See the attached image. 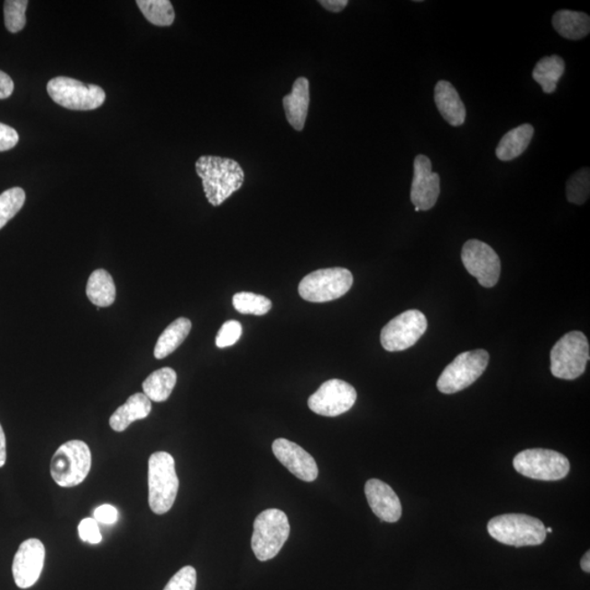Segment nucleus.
<instances>
[{
  "label": "nucleus",
  "mask_w": 590,
  "mask_h": 590,
  "mask_svg": "<svg viewBox=\"0 0 590 590\" xmlns=\"http://www.w3.org/2000/svg\"><path fill=\"white\" fill-rule=\"evenodd\" d=\"M196 172L203 180L207 200L218 207L244 184L245 174L239 162L229 158L203 155L196 162Z\"/></svg>",
  "instance_id": "1"
},
{
  "label": "nucleus",
  "mask_w": 590,
  "mask_h": 590,
  "mask_svg": "<svg viewBox=\"0 0 590 590\" xmlns=\"http://www.w3.org/2000/svg\"><path fill=\"white\" fill-rule=\"evenodd\" d=\"M148 485L150 509L158 515L168 513L174 505L180 486L172 455L157 452L150 456Z\"/></svg>",
  "instance_id": "2"
},
{
  "label": "nucleus",
  "mask_w": 590,
  "mask_h": 590,
  "mask_svg": "<svg viewBox=\"0 0 590 590\" xmlns=\"http://www.w3.org/2000/svg\"><path fill=\"white\" fill-rule=\"evenodd\" d=\"M488 531L496 541L517 548L539 546L547 537L545 524L525 514L496 516L489 521Z\"/></svg>",
  "instance_id": "3"
},
{
  "label": "nucleus",
  "mask_w": 590,
  "mask_h": 590,
  "mask_svg": "<svg viewBox=\"0 0 590 590\" xmlns=\"http://www.w3.org/2000/svg\"><path fill=\"white\" fill-rule=\"evenodd\" d=\"M290 535L288 516L278 509L262 512L254 521L252 549L258 560H272L281 552Z\"/></svg>",
  "instance_id": "4"
},
{
  "label": "nucleus",
  "mask_w": 590,
  "mask_h": 590,
  "mask_svg": "<svg viewBox=\"0 0 590 590\" xmlns=\"http://www.w3.org/2000/svg\"><path fill=\"white\" fill-rule=\"evenodd\" d=\"M92 455L85 442L69 441L56 450L51 463V478L63 488L84 483L90 473Z\"/></svg>",
  "instance_id": "5"
},
{
  "label": "nucleus",
  "mask_w": 590,
  "mask_h": 590,
  "mask_svg": "<svg viewBox=\"0 0 590 590\" xmlns=\"http://www.w3.org/2000/svg\"><path fill=\"white\" fill-rule=\"evenodd\" d=\"M551 373L561 380H576L586 371L589 343L582 331H571L558 341L550 354Z\"/></svg>",
  "instance_id": "6"
},
{
  "label": "nucleus",
  "mask_w": 590,
  "mask_h": 590,
  "mask_svg": "<svg viewBox=\"0 0 590 590\" xmlns=\"http://www.w3.org/2000/svg\"><path fill=\"white\" fill-rule=\"evenodd\" d=\"M354 276L346 268L319 269L305 276L299 284V294L308 302L334 301L349 291Z\"/></svg>",
  "instance_id": "7"
},
{
  "label": "nucleus",
  "mask_w": 590,
  "mask_h": 590,
  "mask_svg": "<svg viewBox=\"0 0 590 590\" xmlns=\"http://www.w3.org/2000/svg\"><path fill=\"white\" fill-rule=\"evenodd\" d=\"M513 466L517 473L525 477L541 481L562 480L571 469L563 454L543 448L522 450L516 455Z\"/></svg>",
  "instance_id": "8"
},
{
  "label": "nucleus",
  "mask_w": 590,
  "mask_h": 590,
  "mask_svg": "<svg viewBox=\"0 0 590 590\" xmlns=\"http://www.w3.org/2000/svg\"><path fill=\"white\" fill-rule=\"evenodd\" d=\"M489 359L488 352L483 349L460 354L438 377V390L447 395L466 390L484 374Z\"/></svg>",
  "instance_id": "9"
},
{
  "label": "nucleus",
  "mask_w": 590,
  "mask_h": 590,
  "mask_svg": "<svg viewBox=\"0 0 590 590\" xmlns=\"http://www.w3.org/2000/svg\"><path fill=\"white\" fill-rule=\"evenodd\" d=\"M49 96L57 105L74 111H91L106 101L101 87L85 85L69 77L53 78L48 84Z\"/></svg>",
  "instance_id": "10"
},
{
  "label": "nucleus",
  "mask_w": 590,
  "mask_h": 590,
  "mask_svg": "<svg viewBox=\"0 0 590 590\" xmlns=\"http://www.w3.org/2000/svg\"><path fill=\"white\" fill-rule=\"evenodd\" d=\"M428 328L426 315L409 309L392 318L381 333L383 348L390 352L403 351L415 346Z\"/></svg>",
  "instance_id": "11"
},
{
  "label": "nucleus",
  "mask_w": 590,
  "mask_h": 590,
  "mask_svg": "<svg viewBox=\"0 0 590 590\" xmlns=\"http://www.w3.org/2000/svg\"><path fill=\"white\" fill-rule=\"evenodd\" d=\"M462 261L471 276L477 279L481 286L493 288L499 282L501 261L493 248L479 240L465 243Z\"/></svg>",
  "instance_id": "12"
},
{
  "label": "nucleus",
  "mask_w": 590,
  "mask_h": 590,
  "mask_svg": "<svg viewBox=\"0 0 590 590\" xmlns=\"http://www.w3.org/2000/svg\"><path fill=\"white\" fill-rule=\"evenodd\" d=\"M356 397L358 393L349 383L329 380L309 398V407L319 416L338 417L354 407Z\"/></svg>",
  "instance_id": "13"
},
{
  "label": "nucleus",
  "mask_w": 590,
  "mask_h": 590,
  "mask_svg": "<svg viewBox=\"0 0 590 590\" xmlns=\"http://www.w3.org/2000/svg\"><path fill=\"white\" fill-rule=\"evenodd\" d=\"M45 547L39 539H28L20 545L13 563L15 585L19 588L32 587L43 571Z\"/></svg>",
  "instance_id": "14"
},
{
  "label": "nucleus",
  "mask_w": 590,
  "mask_h": 590,
  "mask_svg": "<svg viewBox=\"0 0 590 590\" xmlns=\"http://www.w3.org/2000/svg\"><path fill=\"white\" fill-rule=\"evenodd\" d=\"M439 182V175L432 171L431 160L427 155L419 154L413 163L411 203L420 211L432 209L441 191Z\"/></svg>",
  "instance_id": "15"
},
{
  "label": "nucleus",
  "mask_w": 590,
  "mask_h": 590,
  "mask_svg": "<svg viewBox=\"0 0 590 590\" xmlns=\"http://www.w3.org/2000/svg\"><path fill=\"white\" fill-rule=\"evenodd\" d=\"M272 452L284 467L305 483H313L318 477L315 459L298 444L287 438H278L272 444Z\"/></svg>",
  "instance_id": "16"
},
{
  "label": "nucleus",
  "mask_w": 590,
  "mask_h": 590,
  "mask_svg": "<svg viewBox=\"0 0 590 590\" xmlns=\"http://www.w3.org/2000/svg\"><path fill=\"white\" fill-rule=\"evenodd\" d=\"M364 491L373 513L382 521L396 522L401 520V500L390 485L379 479H371L365 484Z\"/></svg>",
  "instance_id": "17"
},
{
  "label": "nucleus",
  "mask_w": 590,
  "mask_h": 590,
  "mask_svg": "<svg viewBox=\"0 0 590 590\" xmlns=\"http://www.w3.org/2000/svg\"><path fill=\"white\" fill-rule=\"evenodd\" d=\"M283 108L287 121L295 131L301 132L307 123L309 106V81L300 77L294 81L292 90L283 97Z\"/></svg>",
  "instance_id": "18"
},
{
  "label": "nucleus",
  "mask_w": 590,
  "mask_h": 590,
  "mask_svg": "<svg viewBox=\"0 0 590 590\" xmlns=\"http://www.w3.org/2000/svg\"><path fill=\"white\" fill-rule=\"evenodd\" d=\"M434 101L444 120L459 127L466 121V107L454 86L447 80L438 81L434 89Z\"/></svg>",
  "instance_id": "19"
},
{
  "label": "nucleus",
  "mask_w": 590,
  "mask_h": 590,
  "mask_svg": "<svg viewBox=\"0 0 590 590\" xmlns=\"http://www.w3.org/2000/svg\"><path fill=\"white\" fill-rule=\"evenodd\" d=\"M152 409V401L143 392L134 393L113 413L110 426L115 432H124L133 422L146 419Z\"/></svg>",
  "instance_id": "20"
},
{
  "label": "nucleus",
  "mask_w": 590,
  "mask_h": 590,
  "mask_svg": "<svg viewBox=\"0 0 590 590\" xmlns=\"http://www.w3.org/2000/svg\"><path fill=\"white\" fill-rule=\"evenodd\" d=\"M534 134L535 128L530 124H522V125L512 129L504 134L496 147V157L503 162L519 158L530 146Z\"/></svg>",
  "instance_id": "21"
},
{
  "label": "nucleus",
  "mask_w": 590,
  "mask_h": 590,
  "mask_svg": "<svg viewBox=\"0 0 590 590\" xmlns=\"http://www.w3.org/2000/svg\"><path fill=\"white\" fill-rule=\"evenodd\" d=\"M553 28L567 40H582L590 32V18L584 13L558 10L552 18Z\"/></svg>",
  "instance_id": "22"
},
{
  "label": "nucleus",
  "mask_w": 590,
  "mask_h": 590,
  "mask_svg": "<svg viewBox=\"0 0 590 590\" xmlns=\"http://www.w3.org/2000/svg\"><path fill=\"white\" fill-rule=\"evenodd\" d=\"M87 297L98 309L111 307L115 301V283L105 269H97L91 273L87 284Z\"/></svg>",
  "instance_id": "23"
},
{
  "label": "nucleus",
  "mask_w": 590,
  "mask_h": 590,
  "mask_svg": "<svg viewBox=\"0 0 590 590\" xmlns=\"http://www.w3.org/2000/svg\"><path fill=\"white\" fill-rule=\"evenodd\" d=\"M191 322L189 318H180L170 324L160 336L154 348L155 358L161 360L179 348L190 333Z\"/></svg>",
  "instance_id": "24"
},
{
  "label": "nucleus",
  "mask_w": 590,
  "mask_h": 590,
  "mask_svg": "<svg viewBox=\"0 0 590 590\" xmlns=\"http://www.w3.org/2000/svg\"><path fill=\"white\" fill-rule=\"evenodd\" d=\"M564 71H566V61L560 56H546L538 61L532 71V78L541 86L543 92L551 95L557 90Z\"/></svg>",
  "instance_id": "25"
},
{
  "label": "nucleus",
  "mask_w": 590,
  "mask_h": 590,
  "mask_svg": "<svg viewBox=\"0 0 590 590\" xmlns=\"http://www.w3.org/2000/svg\"><path fill=\"white\" fill-rule=\"evenodd\" d=\"M176 381H178L176 372L171 367H163L152 373L143 382V393L152 401L163 402L169 400Z\"/></svg>",
  "instance_id": "26"
},
{
  "label": "nucleus",
  "mask_w": 590,
  "mask_h": 590,
  "mask_svg": "<svg viewBox=\"0 0 590 590\" xmlns=\"http://www.w3.org/2000/svg\"><path fill=\"white\" fill-rule=\"evenodd\" d=\"M137 6L150 23L170 27L175 20L172 3L169 0H137Z\"/></svg>",
  "instance_id": "27"
},
{
  "label": "nucleus",
  "mask_w": 590,
  "mask_h": 590,
  "mask_svg": "<svg viewBox=\"0 0 590 590\" xmlns=\"http://www.w3.org/2000/svg\"><path fill=\"white\" fill-rule=\"evenodd\" d=\"M233 307L241 314L256 315L262 317L272 308L271 300L263 295L252 292H239L233 297Z\"/></svg>",
  "instance_id": "28"
},
{
  "label": "nucleus",
  "mask_w": 590,
  "mask_h": 590,
  "mask_svg": "<svg viewBox=\"0 0 590 590\" xmlns=\"http://www.w3.org/2000/svg\"><path fill=\"white\" fill-rule=\"evenodd\" d=\"M25 193L23 189L14 188L0 195V230L23 209Z\"/></svg>",
  "instance_id": "29"
},
{
  "label": "nucleus",
  "mask_w": 590,
  "mask_h": 590,
  "mask_svg": "<svg viewBox=\"0 0 590 590\" xmlns=\"http://www.w3.org/2000/svg\"><path fill=\"white\" fill-rule=\"evenodd\" d=\"M590 194V172L584 168L574 173L567 183V198L569 203L583 205L586 203Z\"/></svg>",
  "instance_id": "30"
},
{
  "label": "nucleus",
  "mask_w": 590,
  "mask_h": 590,
  "mask_svg": "<svg viewBox=\"0 0 590 590\" xmlns=\"http://www.w3.org/2000/svg\"><path fill=\"white\" fill-rule=\"evenodd\" d=\"M28 0H7L4 4L5 25L9 32L18 33L25 27Z\"/></svg>",
  "instance_id": "31"
},
{
  "label": "nucleus",
  "mask_w": 590,
  "mask_h": 590,
  "mask_svg": "<svg viewBox=\"0 0 590 590\" xmlns=\"http://www.w3.org/2000/svg\"><path fill=\"white\" fill-rule=\"evenodd\" d=\"M242 325L237 320H227L221 326L216 337V345L220 349L235 345L242 336Z\"/></svg>",
  "instance_id": "32"
},
{
  "label": "nucleus",
  "mask_w": 590,
  "mask_h": 590,
  "mask_svg": "<svg viewBox=\"0 0 590 590\" xmlns=\"http://www.w3.org/2000/svg\"><path fill=\"white\" fill-rule=\"evenodd\" d=\"M196 584V569L193 567H184L170 579L163 590H195Z\"/></svg>",
  "instance_id": "33"
},
{
  "label": "nucleus",
  "mask_w": 590,
  "mask_h": 590,
  "mask_svg": "<svg viewBox=\"0 0 590 590\" xmlns=\"http://www.w3.org/2000/svg\"><path fill=\"white\" fill-rule=\"evenodd\" d=\"M78 531H79L80 539L84 542L97 545L102 541L100 527L95 519L82 520L78 527Z\"/></svg>",
  "instance_id": "34"
},
{
  "label": "nucleus",
  "mask_w": 590,
  "mask_h": 590,
  "mask_svg": "<svg viewBox=\"0 0 590 590\" xmlns=\"http://www.w3.org/2000/svg\"><path fill=\"white\" fill-rule=\"evenodd\" d=\"M18 143L19 134L17 131L0 123V152L14 148Z\"/></svg>",
  "instance_id": "35"
},
{
  "label": "nucleus",
  "mask_w": 590,
  "mask_h": 590,
  "mask_svg": "<svg viewBox=\"0 0 590 590\" xmlns=\"http://www.w3.org/2000/svg\"><path fill=\"white\" fill-rule=\"evenodd\" d=\"M93 515L98 524L114 525L118 521V511L110 504L97 507Z\"/></svg>",
  "instance_id": "36"
},
{
  "label": "nucleus",
  "mask_w": 590,
  "mask_h": 590,
  "mask_svg": "<svg viewBox=\"0 0 590 590\" xmlns=\"http://www.w3.org/2000/svg\"><path fill=\"white\" fill-rule=\"evenodd\" d=\"M14 84L6 72L0 70V100L7 98L13 95Z\"/></svg>",
  "instance_id": "37"
},
{
  "label": "nucleus",
  "mask_w": 590,
  "mask_h": 590,
  "mask_svg": "<svg viewBox=\"0 0 590 590\" xmlns=\"http://www.w3.org/2000/svg\"><path fill=\"white\" fill-rule=\"evenodd\" d=\"M318 3L322 5V7L326 10L335 14L343 12L349 4L348 0H320Z\"/></svg>",
  "instance_id": "38"
},
{
  "label": "nucleus",
  "mask_w": 590,
  "mask_h": 590,
  "mask_svg": "<svg viewBox=\"0 0 590 590\" xmlns=\"http://www.w3.org/2000/svg\"><path fill=\"white\" fill-rule=\"evenodd\" d=\"M7 459V450H6V437H5V432L0 424V468L4 467L6 464Z\"/></svg>",
  "instance_id": "39"
},
{
  "label": "nucleus",
  "mask_w": 590,
  "mask_h": 590,
  "mask_svg": "<svg viewBox=\"0 0 590 590\" xmlns=\"http://www.w3.org/2000/svg\"><path fill=\"white\" fill-rule=\"evenodd\" d=\"M581 567L584 572L589 573L590 572V552L587 551L585 553L582 560H581Z\"/></svg>",
  "instance_id": "40"
},
{
  "label": "nucleus",
  "mask_w": 590,
  "mask_h": 590,
  "mask_svg": "<svg viewBox=\"0 0 590 590\" xmlns=\"http://www.w3.org/2000/svg\"><path fill=\"white\" fill-rule=\"evenodd\" d=\"M552 531H553V530H552L551 527L546 528L547 534H548V532H550V534H551Z\"/></svg>",
  "instance_id": "41"
},
{
  "label": "nucleus",
  "mask_w": 590,
  "mask_h": 590,
  "mask_svg": "<svg viewBox=\"0 0 590 590\" xmlns=\"http://www.w3.org/2000/svg\"><path fill=\"white\" fill-rule=\"evenodd\" d=\"M415 211L418 212V211H420V210H419V208H417V207H415Z\"/></svg>",
  "instance_id": "42"
}]
</instances>
